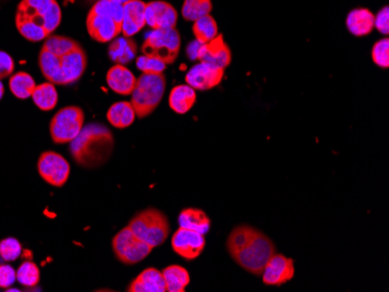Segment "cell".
<instances>
[{
    "label": "cell",
    "instance_id": "cell-35",
    "mask_svg": "<svg viewBox=\"0 0 389 292\" xmlns=\"http://www.w3.org/2000/svg\"><path fill=\"white\" fill-rule=\"evenodd\" d=\"M389 40L387 37L378 41L372 48L373 62L378 67L387 69L389 67Z\"/></svg>",
    "mask_w": 389,
    "mask_h": 292
},
{
    "label": "cell",
    "instance_id": "cell-27",
    "mask_svg": "<svg viewBox=\"0 0 389 292\" xmlns=\"http://www.w3.org/2000/svg\"><path fill=\"white\" fill-rule=\"evenodd\" d=\"M10 90L14 97L19 99H27L32 97V94L34 92L35 83L34 78L32 77L31 75L25 71H19L17 74H13L10 77Z\"/></svg>",
    "mask_w": 389,
    "mask_h": 292
},
{
    "label": "cell",
    "instance_id": "cell-28",
    "mask_svg": "<svg viewBox=\"0 0 389 292\" xmlns=\"http://www.w3.org/2000/svg\"><path fill=\"white\" fill-rule=\"evenodd\" d=\"M257 229L248 225L238 226L229 235L227 241V250L230 255H234L238 250H241L245 245H248L250 239L257 234Z\"/></svg>",
    "mask_w": 389,
    "mask_h": 292
},
{
    "label": "cell",
    "instance_id": "cell-1",
    "mask_svg": "<svg viewBox=\"0 0 389 292\" xmlns=\"http://www.w3.org/2000/svg\"><path fill=\"white\" fill-rule=\"evenodd\" d=\"M61 20V7L56 0H21L17 7L18 32L31 42H39L51 37Z\"/></svg>",
    "mask_w": 389,
    "mask_h": 292
},
{
    "label": "cell",
    "instance_id": "cell-22",
    "mask_svg": "<svg viewBox=\"0 0 389 292\" xmlns=\"http://www.w3.org/2000/svg\"><path fill=\"white\" fill-rule=\"evenodd\" d=\"M196 90L188 84L177 85L170 91V106L177 115H186L196 103Z\"/></svg>",
    "mask_w": 389,
    "mask_h": 292
},
{
    "label": "cell",
    "instance_id": "cell-19",
    "mask_svg": "<svg viewBox=\"0 0 389 292\" xmlns=\"http://www.w3.org/2000/svg\"><path fill=\"white\" fill-rule=\"evenodd\" d=\"M129 292H166V283L162 272L155 268H147L136 277L131 286Z\"/></svg>",
    "mask_w": 389,
    "mask_h": 292
},
{
    "label": "cell",
    "instance_id": "cell-8",
    "mask_svg": "<svg viewBox=\"0 0 389 292\" xmlns=\"http://www.w3.org/2000/svg\"><path fill=\"white\" fill-rule=\"evenodd\" d=\"M84 112L78 106H67L58 111L49 126L53 141L58 145L70 144L84 127Z\"/></svg>",
    "mask_w": 389,
    "mask_h": 292
},
{
    "label": "cell",
    "instance_id": "cell-21",
    "mask_svg": "<svg viewBox=\"0 0 389 292\" xmlns=\"http://www.w3.org/2000/svg\"><path fill=\"white\" fill-rule=\"evenodd\" d=\"M346 27L355 37L369 35L374 28V14L367 8H355L346 18Z\"/></svg>",
    "mask_w": 389,
    "mask_h": 292
},
{
    "label": "cell",
    "instance_id": "cell-9",
    "mask_svg": "<svg viewBox=\"0 0 389 292\" xmlns=\"http://www.w3.org/2000/svg\"><path fill=\"white\" fill-rule=\"evenodd\" d=\"M112 249L117 259L125 265H136L152 253L153 248L146 242L136 238L129 226L112 239Z\"/></svg>",
    "mask_w": 389,
    "mask_h": 292
},
{
    "label": "cell",
    "instance_id": "cell-18",
    "mask_svg": "<svg viewBox=\"0 0 389 292\" xmlns=\"http://www.w3.org/2000/svg\"><path fill=\"white\" fill-rule=\"evenodd\" d=\"M106 82L108 88L115 94L131 96L136 87V77L129 68L122 64H115L108 71Z\"/></svg>",
    "mask_w": 389,
    "mask_h": 292
},
{
    "label": "cell",
    "instance_id": "cell-23",
    "mask_svg": "<svg viewBox=\"0 0 389 292\" xmlns=\"http://www.w3.org/2000/svg\"><path fill=\"white\" fill-rule=\"evenodd\" d=\"M179 227L205 235L210 231L211 222L205 212L198 208H184L179 215Z\"/></svg>",
    "mask_w": 389,
    "mask_h": 292
},
{
    "label": "cell",
    "instance_id": "cell-24",
    "mask_svg": "<svg viewBox=\"0 0 389 292\" xmlns=\"http://www.w3.org/2000/svg\"><path fill=\"white\" fill-rule=\"evenodd\" d=\"M136 110L131 101H117L108 108L106 118L115 128H127L136 120Z\"/></svg>",
    "mask_w": 389,
    "mask_h": 292
},
{
    "label": "cell",
    "instance_id": "cell-6",
    "mask_svg": "<svg viewBox=\"0 0 389 292\" xmlns=\"http://www.w3.org/2000/svg\"><path fill=\"white\" fill-rule=\"evenodd\" d=\"M276 253L274 243L267 235L257 231V234L250 239L248 245L238 250L232 259L253 275H261L268 260Z\"/></svg>",
    "mask_w": 389,
    "mask_h": 292
},
{
    "label": "cell",
    "instance_id": "cell-30",
    "mask_svg": "<svg viewBox=\"0 0 389 292\" xmlns=\"http://www.w3.org/2000/svg\"><path fill=\"white\" fill-rule=\"evenodd\" d=\"M211 11H212L211 0H184L182 15L186 21L195 23L200 18L210 14Z\"/></svg>",
    "mask_w": 389,
    "mask_h": 292
},
{
    "label": "cell",
    "instance_id": "cell-26",
    "mask_svg": "<svg viewBox=\"0 0 389 292\" xmlns=\"http://www.w3.org/2000/svg\"><path fill=\"white\" fill-rule=\"evenodd\" d=\"M32 98L37 108H40L41 111H51L58 105V90L55 88V84L51 82H46L35 87Z\"/></svg>",
    "mask_w": 389,
    "mask_h": 292
},
{
    "label": "cell",
    "instance_id": "cell-4",
    "mask_svg": "<svg viewBox=\"0 0 389 292\" xmlns=\"http://www.w3.org/2000/svg\"><path fill=\"white\" fill-rule=\"evenodd\" d=\"M166 77L163 74H142L136 78L131 104L136 110V117L152 115L162 101L166 91Z\"/></svg>",
    "mask_w": 389,
    "mask_h": 292
},
{
    "label": "cell",
    "instance_id": "cell-11",
    "mask_svg": "<svg viewBox=\"0 0 389 292\" xmlns=\"http://www.w3.org/2000/svg\"><path fill=\"white\" fill-rule=\"evenodd\" d=\"M203 234L179 227L172 238V247L177 255L188 261L196 260L205 248Z\"/></svg>",
    "mask_w": 389,
    "mask_h": 292
},
{
    "label": "cell",
    "instance_id": "cell-36",
    "mask_svg": "<svg viewBox=\"0 0 389 292\" xmlns=\"http://www.w3.org/2000/svg\"><path fill=\"white\" fill-rule=\"evenodd\" d=\"M17 281V272L10 265H0V289H10Z\"/></svg>",
    "mask_w": 389,
    "mask_h": 292
},
{
    "label": "cell",
    "instance_id": "cell-7",
    "mask_svg": "<svg viewBox=\"0 0 389 292\" xmlns=\"http://www.w3.org/2000/svg\"><path fill=\"white\" fill-rule=\"evenodd\" d=\"M181 37L177 28L151 30L141 47L142 54L161 58L167 65L177 61Z\"/></svg>",
    "mask_w": 389,
    "mask_h": 292
},
{
    "label": "cell",
    "instance_id": "cell-39",
    "mask_svg": "<svg viewBox=\"0 0 389 292\" xmlns=\"http://www.w3.org/2000/svg\"><path fill=\"white\" fill-rule=\"evenodd\" d=\"M200 44L202 42L200 41H193L190 42L189 46L186 48V54L189 56L190 60L197 61V55H198V51H200Z\"/></svg>",
    "mask_w": 389,
    "mask_h": 292
},
{
    "label": "cell",
    "instance_id": "cell-10",
    "mask_svg": "<svg viewBox=\"0 0 389 292\" xmlns=\"http://www.w3.org/2000/svg\"><path fill=\"white\" fill-rule=\"evenodd\" d=\"M70 170L69 162L55 151H44L37 160L39 175L55 188H62L68 182Z\"/></svg>",
    "mask_w": 389,
    "mask_h": 292
},
{
    "label": "cell",
    "instance_id": "cell-41",
    "mask_svg": "<svg viewBox=\"0 0 389 292\" xmlns=\"http://www.w3.org/2000/svg\"><path fill=\"white\" fill-rule=\"evenodd\" d=\"M115 1H118V3L122 4V5H124V4L127 3V1H129V0H115Z\"/></svg>",
    "mask_w": 389,
    "mask_h": 292
},
{
    "label": "cell",
    "instance_id": "cell-2",
    "mask_svg": "<svg viewBox=\"0 0 389 292\" xmlns=\"http://www.w3.org/2000/svg\"><path fill=\"white\" fill-rule=\"evenodd\" d=\"M115 139L104 125L90 124L70 142L71 156L85 169H97L111 158Z\"/></svg>",
    "mask_w": 389,
    "mask_h": 292
},
{
    "label": "cell",
    "instance_id": "cell-34",
    "mask_svg": "<svg viewBox=\"0 0 389 292\" xmlns=\"http://www.w3.org/2000/svg\"><path fill=\"white\" fill-rule=\"evenodd\" d=\"M23 253L20 241L14 238L4 239L0 241V258L6 262H13Z\"/></svg>",
    "mask_w": 389,
    "mask_h": 292
},
{
    "label": "cell",
    "instance_id": "cell-15",
    "mask_svg": "<svg viewBox=\"0 0 389 292\" xmlns=\"http://www.w3.org/2000/svg\"><path fill=\"white\" fill-rule=\"evenodd\" d=\"M88 65V58L84 49L78 44L72 51L60 56L61 67V85H69L79 80L83 76Z\"/></svg>",
    "mask_w": 389,
    "mask_h": 292
},
{
    "label": "cell",
    "instance_id": "cell-31",
    "mask_svg": "<svg viewBox=\"0 0 389 292\" xmlns=\"http://www.w3.org/2000/svg\"><path fill=\"white\" fill-rule=\"evenodd\" d=\"M77 41L72 40L70 37H62V35H53L48 37L44 40L42 48L46 51H51L53 54L62 56L67 54L69 51H72L75 47L78 46Z\"/></svg>",
    "mask_w": 389,
    "mask_h": 292
},
{
    "label": "cell",
    "instance_id": "cell-12",
    "mask_svg": "<svg viewBox=\"0 0 389 292\" xmlns=\"http://www.w3.org/2000/svg\"><path fill=\"white\" fill-rule=\"evenodd\" d=\"M146 25L152 30H172L177 27L179 15L175 7L162 0L146 4Z\"/></svg>",
    "mask_w": 389,
    "mask_h": 292
},
{
    "label": "cell",
    "instance_id": "cell-40",
    "mask_svg": "<svg viewBox=\"0 0 389 292\" xmlns=\"http://www.w3.org/2000/svg\"><path fill=\"white\" fill-rule=\"evenodd\" d=\"M4 94H5V88H4L3 82L0 80V101L3 99Z\"/></svg>",
    "mask_w": 389,
    "mask_h": 292
},
{
    "label": "cell",
    "instance_id": "cell-20",
    "mask_svg": "<svg viewBox=\"0 0 389 292\" xmlns=\"http://www.w3.org/2000/svg\"><path fill=\"white\" fill-rule=\"evenodd\" d=\"M138 46L131 37H115L108 46V58L115 64L131 63L136 58Z\"/></svg>",
    "mask_w": 389,
    "mask_h": 292
},
{
    "label": "cell",
    "instance_id": "cell-29",
    "mask_svg": "<svg viewBox=\"0 0 389 292\" xmlns=\"http://www.w3.org/2000/svg\"><path fill=\"white\" fill-rule=\"evenodd\" d=\"M193 32L196 40L200 41L202 44L210 42L215 37L219 35L217 21L215 20V18L211 17L210 14L195 21Z\"/></svg>",
    "mask_w": 389,
    "mask_h": 292
},
{
    "label": "cell",
    "instance_id": "cell-32",
    "mask_svg": "<svg viewBox=\"0 0 389 292\" xmlns=\"http://www.w3.org/2000/svg\"><path fill=\"white\" fill-rule=\"evenodd\" d=\"M17 281L26 288H34L40 282V269L34 262L25 261L18 268Z\"/></svg>",
    "mask_w": 389,
    "mask_h": 292
},
{
    "label": "cell",
    "instance_id": "cell-5",
    "mask_svg": "<svg viewBox=\"0 0 389 292\" xmlns=\"http://www.w3.org/2000/svg\"><path fill=\"white\" fill-rule=\"evenodd\" d=\"M129 227L153 249L163 245L170 233L168 219L163 212L156 208H146L129 222Z\"/></svg>",
    "mask_w": 389,
    "mask_h": 292
},
{
    "label": "cell",
    "instance_id": "cell-14",
    "mask_svg": "<svg viewBox=\"0 0 389 292\" xmlns=\"http://www.w3.org/2000/svg\"><path fill=\"white\" fill-rule=\"evenodd\" d=\"M224 71L225 70L222 68L213 67L211 64L200 62L190 68V70L186 72V84L195 90H210L222 83Z\"/></svg>",
    "mask_w": 389,
    "mask_h": 292
},
{
    "label": "cell",
    "instance_id": "cell-16",
    "mask_svg": "<svg viewBox=\"0 0 389 292\" xmlns=\"http://www.w3.org/2000/svg\"><path fill=\"white\" fill-rule=\"evenodd\" d=\"M232 60L230 48L225 44L223 35H218L210 42L200 44L197 61L211 64L213 67L227 69Z\"/></svg>",
    "mask_w": 389,
    "mask_h": 292
},
{
    "label": "cell",
    "instance_id": "cell-13",
    "mask_svg": "<svg viewBox=\"0 0 389 292\" xmlns=\"http://www.w3.org/2000/svg\"><path fill=\"white\" fill-rule=\"evenodd\" d=\"M262 282L266 286H280L289 282L295 276L294 261L282 254H276L268 260L262 272Z\"/></svg>",
    "mask_w": 389,
    "mask_h": 292
},
{
    "label": "cell",
    "instance_id": "cell-38",
    "mask_svg": "<svg viewBox=\"0 0 389 292\" xmlns=\"http://www.w3.org/2000/svg\"><path fill=\"white\" fill-rule=\"evenodd\" d=\"M14 61L11 55L0 51V80L12 76L14 72Z\"/></svg>",
    "mask_w": 389,
    "mask_h": 292
},
{
    "label": "cell",
    "instance_id": "cell-3",
    "mask_svg": "<svg viewBox=\"0 0 389 292\" xmlns=\"http://www.w3.org/2000/svg\"><path fill=\"white\" fill-rule=\"evenodd\" d=\"M122 4L115 0H98L87 17V30L94 40L106 44L122 33Z\"/></svg>",
    "mask_w": 389,
    "mask_h": 292
},
{
    "label": "cell",
    "instance_id": "cell-37",
    "mask_svg": "<svg viewBox=\"0 0 389 292\" xmlns=\"http://www.w3.org/2000/svg\"><path fill=\"white\" fill-rule=\"evenodd\" d=\"M374 28L383 35H387L389 33L388 7H383L379 11V13L374 15Z\"/></svg>",
    "mask_w": 389,
    "mask_h": 292
},
{
    "label": "cell",
    "instance_id": "cell-17",
    "mask_svg": "<svg viewBox=\"0 0 389 292\" xmlns=\"http://www.w3.org/2000/svg\"><path fill=\"white\" fill-rule=\"evenodd\" d=\"M122 6H124L122 21V37H134L146 26V3L142 0H129Z\"/></svg>",
    "mask_w": 389,
    "mask_h": 292
},
{
    "label": "cell",
    "instance_id": "cell-25",
    "mask_svg": "<svg viewBox=\"0 0 389 292\" xmlns=\"http://www.w3.org/2000/svg\"><path fill=\"white\" fill-rule=\"evenodd\" d=\"M162 275L168 292H184L186 286H189V272L181 265L167 267L163 269Z\"/></svg>",
    "mask_w": 389,
    "mask_h": 292
},
{
    "label": "cell",
    "instance_id": "cell-33",
    "mask_svg": "<svg viewBox=\"0 0 389 292\" xmlns=\"http://www.w3.org/2000/svg\"><path fill=\"white\" fill-rule=\"evenodd\" d=\"M136 68L142 74H163L167 64L161 58L149 55H141L136 58Z\"/></svg>",
    "mask_w": 389,
    "mask_h": 292
}]
</instances>
